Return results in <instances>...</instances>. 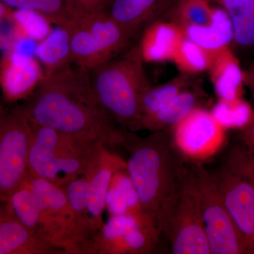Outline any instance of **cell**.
I'll return each instance as SVG.
<instances>
[{"instance_id": "obj_1", "label": "cell", "mask_w": 254, "mask_h": 254, "mask_svg": "<svg viewBox=\"0 0 254 254\" xmlns=\"http://www.w3.org/2000/svg\"><path fill=\"white\" fill-rule=\"evenodd\" d=\"M21 109L31 123L109 148L121 142L123 128L97 100L91 72L77 66L45 76Z\"/></svg>"}, {"instance_id": "obj_2", "label": "cell", "mask_w": 254, "mask_h": 254, "mask_svg": "<svg viewBox=\"0 0 254 254\" xmlns=\"http://www.w3.org/2000/svg\"><path fill=\"white\" fill-rule=\"evenodd\" d=\"M120 145L128 153L127 170L142 208L158 225L180 190L189 163L174 145L170 130L141 137L123 128Z\"/></svg>"}, {"instance_id": "obj_3", "label": "cell", "mask_w": 254, "mask_h": 254, "mask_svg": "<svg viewBox=\"0 0 254 254\" xmlns=\"http://www.w3.org/2000/svg\"><path fill=\"white\" fill-rule=\"evenodd\" d=\"M29 123L28 173L61 188L81 177L100 148L106 145Z\"/></svg>"}, {"instance_id": "obj_4", "label": "cell", "mask_w": 254, "mask_h": 254, "mask_svg": "<svg viewBox=\"0 0 254 254\" xmlns=\"http://www.w3.org/2000/svg\"><path fill=\"white\" fill-rule=\"evenodd\" d=\"M143 63L136 45L90 71L92 88L100 104L119 126L131 131L138 120L140 98L151 86Z\"/></svg>"}, {"instance_id": "obj_5", "label": "cell", "mask_w": 254, "mask_h": 254, "mask_svg": "<svg viewBox=\"0 0 254 254\" xmlns=\"http://www.w3.org/2000/svg\"><path fill=\"white\" fill-rule=\"evenodd\" d=\"M158 227L170 242L172 253L211 254L190 164L173 203L159 220Z\"/></svg>"}, {"instance_id": "obj_6", "label": "cell", "mask_w": 254, "mask_h": 254, "mask_svg": "<svg viewBox=\"0 0 254 254\" xmlns=\"http://www.w3.org/2000/svg\"><path fill=\"white\" fill-rule=\"evenodd\" d=\"M192 168L211 254H247L243 239L224 202L216 175L203 165H192Z\"/></svg>"}, {"instance_id": "obj_7", "label": "cell", "mask_w": 254, "mask_h": 254, "mask_svg": "<svg viewBox=\"0 0 254 254\" xmlns=\"http://www.w3.org/2000/svg\"><path fill=\"white\" fill-rule=\"evenodd\" d=\"M31 132L21 108L5 110L0 118V205L28 176Z\"/></svg>"}, {"instance_id": "obj_8", "label": "cell", "mask_w": 254, "mask_h": 254, "mask_svg": "<svg viewBox=\"0 0 254 254\" xmlns=\"http://www.w3.org/2000/svg\"><path fill=\"white\" fill-rule=\"evenodd\" d=\"M227 131L203 107L170 129L174 145L190 165H204L218 155L227 145Z\"/></svg>"}, {"instance_id": "obj_9", "label": "cell", "mask_w": 254, "mask_h": 254, "mask_svg": "<svg viewBox=\"0 0 254 254\" xmlns=\"http://www.w3.org/2000/svg\"><path fill=\"white\" fill-rule=\"evenodd\" d=\"M28 180L41 208L45 239L64 251L66 254H78L72 213L64 190L29 173Z\"/></svg>"}, {"instance_id": "obj_10", "label": "cell", "mask_w": 254, "mask_h": 254, "mask_svg": "<svg viewBox=\"0 0 254 254\" xmlns=\"http://www.w3.org/2000/svg\"><path fill=\"white\" fill-rule=\"evenodd\" d=\"M227 210L243 239L247 254H254V186L222 168L215 174Z\"/></svg>"}, {"instance_id": "obj_11", "label": "cell", "mask_w": 254, "mask_h": 254, "mask_svg": "<svg viewBox=\"0 0 254 254\" xmlns=\"http://www.w3.org/2000/svg\"><path fill=\"white\" fill-rule=\"evenodd\" d=\"M124 168H127V161L111 151L109 147L103 145L83 174L88 183L87 203L90 225L95 237L104 225L103 213L112 178L115 172Z\"/></svg>"}, {"instance_id": "obj_12", "label": "cell", "mask_w": 254, "mask_h": 254, "mask_svg": "<svg viewBox=\"0 0 254 254\" xmlns=\"http://www.w3.org/2000/svg\"><path fill=\"white\" fill-rule=\"evenodd\" d=\"M44 77L41 63L29 53L11 48L0 60V87L6 101L29 98Z\"/></svg>"}, {"instance_id": "obj_13", "label": "cell", "mask_w": 254, "mask_h": 254, "mask_svg": "<svg viewBox=\"0 0 254 254\" xmlns=\"http://www.w3.org/2000/svg\"><path fill=\"white\" fill-rule=\"evenodd\" d=\"M176 0H110L105 11L133 38L155 20L163 17Z\"/></svg>"}, {"instance_id": "obj_14", "label": "cell", "mask_w": 254, "mask_h": 254, "mask_svg": "<svg viewBox=\"0 0 254 254\" xmlns=\"http://www.w3.org/2000/svg\"><path fill=\"white\" fill-rule=\"evenodd\" d=\"M207 95L198 84L190 85L161 109L137 122L133 132L147 130L156 132L170 130L191 112L203 107Z\"/></svg>"}, {"instance_id": "obj_15", "label": "cell", "mask_w": 254, "mask_h": 254, "mask_svg": "<svg viewBox=\"0 0 254 254\" xmlns=\"http://www.w3.org/2000/svg\"><path fill=\"white\" fill-rule=\"evenodd\" d=\"M0 254H66L38 236L0 205Z\"/></svg>"}, {"instance_id": "obj_16", "label": "cell", "mask_w": 254, "mask_h": 254, "mask_svg": "<svg viewBox=\"0 0 254 254\" xmlns=\"http://www.w3.org/2000/svg\"><path fill=\"white\" fill-rule=\"evenodd\" d=\"M185 38L183 29L175 23L159 18L145 28L138 44L144 63L173 61Z\"/></svg>"}, {"instance_id": "obj_17", "label": "cell", "mask_w": 254, "mask_h": 254, "mask_svg": "<svg viewBox=\"0 0 254 254\" xmlns=\"http://www.w3.org/2000/svg\"><path fill=\"white\" fill-rule=\"evenodd\" d=\"M208 71L218 99L243 98L245 71L231 48L223 50L214 58Z\"/></svg>"}, {"instance_id": "obj_18", "label": "cell", "mask_w": 254, "mask_h": 254, "mask_svg": "<svg viewBox=\"0 0 254 254\" xmlns=\"http://www.w3.org/2000/svg\"><path fill=\"white\" fill-rule=\"evenodd\" d=\"M71 213L74 226L75 240L78 254H93L95 235L92 231L87 203L88 183L84 175L63 187Z\"/></svg>"}, {"instance_id": "obj_19", "label": "cell", "mask_w": 254, "mask_h": 254, "mask_svg": "<svg viewBox=\"0 0 254 254\" xmlns=\"http://www.w3.org/2000/svg\"><path fill=\"white\" fill-rule=\"evenodd\" d=\"M185 38L208 52L214 58L234 41L233 26L223 8H214L213 21L204 26H191L184 30Z\"/></svg>"}, {"instance_id": "obj_20", "label": "cell", "mask_w": 254, "mask_h": 254, "mask_svg": "<svg viewBox=\"0 0 254 254\" xmlns=\"http://www.w3.org/2000/svg\"><path fill=\"white\" fill-rule=\"evenodd\" d=\"M34 54L43 66L45 76L71 65L73 63L68 30L63 26L52 30L48 36L38 41Z\"/></svg>"}, {"instance_id": "obj_21", "label": "cell", "mask_w": 254, "mask_h": 254, "mask_svg": "<svg viewBox=\"0 0 254 254\" xmlns=\"http://www.w3.org/2000/svg\"><path fill=\"white\" fill-rule=\"evenodd\" d=\"M2 205L8 213L28 230L46 240L42 225L41 208L32 191L28 176Z\"/></svg>"}, {"instance_id": "obj_22", "label": "cell", "mask_w": 254, "mask_h": 254, "mask_svg": "<svg viewBox=\"0 0 254 254\" xmlns=\"http://www.w3.org/2000/svg\"><path fill=\"white\" fill-rule=\"evenodd\" d=\"M106 209L112 215H142L145 214L142 208L136 190L127 168L114 174L106 199Z\"/></svg>"}, {"instance_id": "obj_23", "label": "cell", "mask_w": 254, "mask_h": 254, "mask_svg": "<svg viewBox=\"0 0 254 254\" xmlns=\"http://www.w3.org/2000/svg\"><path fill=\"white\" fill-rule=\"evenodd\" d=\"M227 11L234 29L232 46L240 48L254 47V0H210Z\"/></svg>"}, {"instance_id": "obj_24", "label": "cell", "mask_w": 254, "mask_h": 254, "mask_svg": "<svg viewBox=\"0 0 254 254\" xmlns=\"http://www.w3.org/2000/svg\"><path fill=\"white\" fill-rule=\"evenodd\" d=\"M192 81V75L180 72L166 83L157 86L151 85L140 98L137 122L142 117L154 113L168 104L175 97L193 84Z\"/></svg>"}, {"instance_id": "obj_25", "label": "cell", "mask_w": 254, "mask_h": 254, "mask_svg": "<svg viewBox=\"0 0 254 254\" xmlns=\"http://www.w3.org/2000/svg\"><path fill=\"white\" fill-rule=\"evenodd\" d=\"M210 0H176L163 16L184 30L191 26H204L213 21L214 8Z\"/></svg>"}, {"instance_id": "obj_26", "label": "cell", "mask_w": 254, "mask_h": 254, "mask_svg": "<svg viewBox=\"0 0 254 254\" xmlns=\"http://www.w3.org/2000/svg\"><path fill=\"white\" fill-rule=\"evenodd\" d=\"M210 112L227 131H242L254 122V108L243 98L230 100L218 99Z\"/></svg>"}, {"instance_id": "obj_27", "label": "cell", "mask_w": 254, "mask_h": 254, "mask_svg": "<svg viewBox=\"0 0 254 254\" xmlns=\"http://www.w3.org/2000/svg\"><path fill=\"white\" fill-rule=\"evenodd\" d=\"M10 9L36 11L50 23L65 27L72 17L68 0H0Z\"/></svg>"}, {"instance_id": "obj_28", "label": "cell", "mask_w": 254, "mask_h": 254, "mask_svg": "<svg viewBox=\"0 0 254 254\" xmlns=\"http://www.w3.org/2000/svg\"><path fill=\"white\" fill-rule=\"evenodd\" d=\"M213 59V55L185 36L173 62L180 72L194 75L208 71Z\"/></svg>"}, {"instance_id": "obj_29", "label": "cell", "mask_w": 254, "mask_h": 254, "mask_svg": "<svg viewBox=\"0 0 254 254\" xmlns=\"http://www.w3.org/2000/svg\"><path fill=\"white\" fill-rule=\"evenodd\" d=\"M9 18L17 30L18 39L40 41L52 31L50 21L43 15L26 9H14Z\"/></svg>"}, {"instance_id": "obj_30", "label": "cell", "mask_w": 254, "mask_h": 254, "mask_svg": "<svg viewBox=\"0 0 254 254\" xmlns=\"http://www.w3.org/2000/svg\"><path fill=\"white\" fill-rule=\"evenodd\" d=\"M222 168L247 179L254 186V154L245 147L232 148L227 155Z\"/></svg>"}, {"instance_id": "obj_31", "label": "cell", "mask_w": 254, "mask_h": 254, "mask_svg": "<svg viewBox=\"0 0 254 254\" xmlns=\"http://www.w3.org/2000/svg\"><path fill=\"white\" fill-rule=\"evenodd\" d=\"M110 0H68L71 11L95 12L105 11Z\"/></svg>"}, {"instance_id": "obj_32", "label": "cell", "mask_w": 254, "mask_h": 254, "mask_svg": "<svg viewBox=\"0 0 254 254\" xmlns=\"http://www.w3.org/2000/svg\"><path fill=\"white\" fill-rule=\"evenodd\" d=\"M239 138L245 148L254 154V122L245 129L240 131Z\"/></svg>"}, {"instance_id": "obj_33", "label": "cell", "mask_w": 254, "mask_h": 254, "mask_svg": "<svg viewBox=\"0 0 254 254\" xmlns=\"http://www.w3.org/2000/svg\"><path fill=\"white\" fill-rule=\"evenodd\" d=\"M245 86L250 90L252 100L254 101V60L245 71Z\"/></svg>"}, {"instance_id": "obj_34", "label": "cell", "mask_w": 254, "mask_h": 254, "mask_svg": "<svg viewBox=\"0 0 254 254\" xmlns=\"http://www.w3.org/2000/svg\"><path fill=\"white\" fill-rule=\"evenodd\" d=\"M11 9L7 6H6L4 3L0 1V21L3 18L9 16Z\"/></svg>"}, {"instance_id": "obj_35", "label": "cell", "mask_w": 254, "mask_h": 254, "mask_svg": "<svg viewBox=\"0 0 254 254\" xmlns=\"http://www.w3.org/2000/svg\"><path fill=\"white\" fill-rule=\"evenodd\" d=\"M5 112L4 108H3L2 105H0V118L2 116L3 114H4Z\"/></svg>"}]
</instances>
